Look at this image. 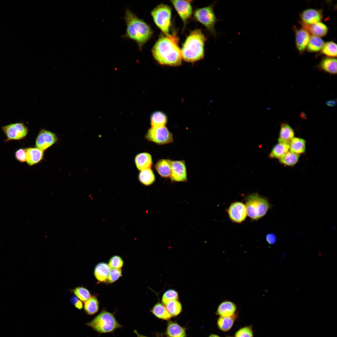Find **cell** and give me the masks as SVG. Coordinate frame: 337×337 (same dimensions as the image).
Segmentation results:
<instances>
[{
    "instance_id": "7a4b0ae2",
    "label": "cell",
    "mask_w": 337,
    "mask_h": 337,
    "mask_svg": "<svg viewBox=\"0 0 337 337\" xmlns=\"http://www.w3.org/2000/svg\"><path fill=\"white\" fill-rule=\"evenodd\" d=\"M126 26L125 34L122 36L130 39L137 44L140 51L143 46L152 37L154 32L150 26L143 20L128 9H126L124 17Z\"/></svg>"
},
{
    "instance_id": "bcb514c9",
    "label": "cell",
    "mask_w": 337,
    "mask_h": 337,
    "mask_svg": "<svg viewBox=\"0 0 337 337\" xmlns=\"http://www.w3.org/2000/svg\"><path fill=\"white\" fill-rule=\"evenodd\" d=\"M134 332L137 335V337H149L145 335H141L136 330H134Z\"/></svg>"
},
{
    "instance_id": "7c38bea8",
    "label": "cell",
    "mask_w": 337,
    "mask_h": 337,
    "mask_svg": "<svg viewBox=\"0 0 337 337\" xmlns=\"http://www.w3.org/2000/svg\"><path fill=\"white\" fill-rule=\"evenodd\" d=\"M171 180L174 182H185L188 180L187 169L184 160H171Z\"/></svg>"
},
{
    "instance_id": "7bdbcfd3",
    "label": "cell",
    "mask_w": 337,
    "mask_h": 337,
    "mask_svg": "<svg viewBox=\"0 0 337 337\" xmlns=\"http://www.w3.org/2000/svg\"><path fill=\"white\" fill-rule=\"evenodd\" d=\"M336 100H327L326 102V104L328 106L330 107L334 106L336 104Z\"/></svg>"
},
{
    "instance_id": "30bf717a",
    "label": "cell",
    "mask_w": 337,
    "mask_h": 337,
    "mask_svg": "<svg viewBox=\"0 0 337 337\" xmlns=\"http://www.w3.org/2000/svg\"><path fill=\"white\" fill-rule=\"evenodd\" d=\"M171 3L176 10L183 25V29L192 17L193 7L192 0H171Z\"/></svg>"
},
{
    "instance_id": "4dcf8cb0",
    "label": "cell",
    "mask_w": 337,
    "mask_h": 337,
    "mask_svg": "<svg viewBox=\"0 0 337 337\" xmlns=\"http://www.w3.org/2000/svg\"><path fill=\"white\" fill-rule=\"evenodd\" d=\"M323 40L320 37L310 36L306 48L310 52H316L321 50L324 45Z\"/></svg>"
},
{
    "instance_id": "b9f144b4",
    "label": "cell",
    "mask_w": 337,
    "mask_h": 337,
    "mask_svg": "<svg viewBox=\"0 0 337 337\" xmlns=\"http://www.w3.org/2000/svg\"><path fill=\"white\" fill-rule=\"evenodd\" d=\"M266 239L269 244H273L276 242V238L275 234L273 233H269L266 235Z\"/></svg>"
},
{
    "instance_id": "cb8c5ba5",
    "label": "cell",
    "mask_w": 337,
    "mask_h": 337,
    "mask_svg": "<svg viewBox=\"0 0 337 337\" xmlns=\"http://www.w3.org/2000/svg\"><path fill=\"white\" fill-rule=\"evenodd\" d=\"M303 25V27L313 36L318 37L325 36L327 33L328 28L324 23L319 22L310 25Z\"/></svg>"
},
{
    "instance_id": "83f0119b",
    "label": "cell",
    "mask_w": 337,
    "mask_h": 337,
    "mask_svg": "<svg viewBox=\"0 0 337 337\" xmlns=\"http://www.w3.org/2000/svg\"><path fill=\"white\" fill-rule=\"evenodd\" d=\"M99 308V302L96 297L94 295L84 302V310L88 315H93L96 314L98 312Z\"/></svg>"
},
{
    "instance_id": "74e56055",
    "label": "cell",
    "mask_w": 337,
    "mask_h": 337,
    "mask_svg": "<svg viewBox=\"0 0 337 337\" xmlns=\"http://www.w3.org/2000/svg\"><path fill=\"white\" fill-rule=\"evenodd\" d=\"M108 264L111 269H121L124 265V261L120 256L115 255L110 258Z\"/></svg>"
},
{
    "instance_id": "6da1fadb",
    "label": "cell",
    "mask_w": 337,
    "mask_h": 337,
    "mask_svg": "<svg viewBox=\"0 0 337 337\" xmlns=\"http://www.w3.org/2000/svg\"><path fill=\"white\" fill-rule=\"evenodd\" d=\"M179 37L176 32L166 36L160 35L151 49L152 56L159 64L178 66L182 64L181 49L178 46Z\"/></svg>"
},
{
    "instance_id": "9c48e42d",
    "label": "cell",
    "mask_w": 337,
    "mask_h": 337,
    "mask_svg": "<svg viewBox=\"0 0 337 337\" xmlns=\"http://www.w3.org/2000/svg\"><path fill=\"white\" fill-rule=\"evenodd\" d=\"M1 129L6 137L5 142L22 139L28 132L27 127L23 122L11 123L2 127Z\"/></svg>"
},
{
    "instance_id": "c3c4849f",
    "label": "cell",
    "mask_w": 337,
    "mask_h": 337,
    "mask_svg": "<svg viewBox=\"0 0 337 337\" xmlns=\"http://www.w3.org/2000/svg\"></svg>"
},
{
    "instance_id": "d6a6232c",
    "label": "cell",
    "mask_w": 337,
    "mask_h": 337,
    "mask_svg": "<svg viewBox=\"0 0 337 337\" xmlns=\"http://www.w3.org/2000/svg\"><path fill=\"white\" fill-rule=\"evenodd\" d=\"M299 158V154L289 151L279 159V162L284 165L293 166L297 163Z\"/></svg>"
},
{
    "instance_id": "ba28073f",
    "label": "cell",
    "mask_w": 337,
    "mask_h": 337,
    "mask_svg": "<svg viewBox=\"0 0 337 337\" xmlns=\"http://www.w3.org/2000/svg\"><path fill=\"white\" fill-rule=\"evenodd\" d=\"M148 140L158 145H164L173 142V135L165 126L151 127L145 136Z\"/></svg>"
},
{
    "instance_id": "2e32d148",
    "label": "cell",
    "mask_w": 337,
    "mask_h": 337,
    "mask_svg": "<svg viewBox=\"0 0 337 337\" xmlns=\"http://www.w3.org/2000/svg\"><path fill=\"white\" fill-rule=\"evenodd\" d=\"M186 329L177 322L169 321L167 323L165 332L166 337H187Z\"/></svg>"
},
{
    "instance_id": "d6986e66",
    "label": "cell",
    "mask_w": 337,
    "mask_h": 337,
    "mask_svg": "<svg viewBox=\"0 0 337 337\" xmlns=\"http://www.w3.org/2000/svg\"><path fill=\"white\" fill-rule=\"evenodd\" d=\"M320 70L330 74H337V59L334 57H327L323 58L317 66Z\"/></svg>"
},
{
    "instance_id": "f546056e",
    "label": "cell",
    "mask_w": 337,
    "mask_h": 337,
    "mask_svg": "<svg viewBox=\"0 0 337 337\" xmlns=\"http://www.w3.org/2000/svg\"><path fill=\"white\" fill-rule=\"evenodd\" d=\"M151 127L165 126L167 121L166 115L160 111H155L152 113L150 118Z\"/></svg>"
},
{
    "instance_id": "4316f807",
    "label": "cell",
    "mask_w": 337,
    "mask_h": 337,
    "mask_svg": "<svg viewBox=\"0 0 337 337\" xmlns=\"http://www.w3.org/2000/svg\"><path fill=\"white\" fill-rule=\"evenodd\" d=\"M138 178L142 184L146 186L152 185L155 180L154 174L151 168L140 171L138 174Z\"/></svg>"
},
{
    "instance_id": "8fae6325",
    "label": "cell",
    "mask_w": 337,
    "mask_h": 337,
    "mask_svg": "<svg viewBox=\"0 0 337 337\" xmlns=\"http://www.w3.org/2000/svg\"><path fill=\"white\" fill-rule=\"evenodd\" d=\"M227 212L232 221L237 223L243 222L247 215L245 205L240 202L232 203L227 209Z\"/></svg>"
},
{
    "instance_id": "f35d334b",
    "label": "cell",
    "mask_w": 337,
    "mask_h": 337,
    "mask_svg": "<svg viewBox=\"0 0 337 337\" xmlns=\"http://www.w3.org/2000/svg\"><path fill=\"white\" fill-rule=\"evenodd\" d=\"M235 337H253L251 325L242 328L236 332Z\"/></svg>"
},
{
    "instance_id": "52a82bcc",
    "label": "cell",
    "mask_w": 337,
    "mask_h": 337,
    "mask_svg": "<svg viewBox=\"0 0 337 337\" xmlns=\"http://www.w3.org/2000/svg\"><path fill=\"white\" fill-rule=\"evenodd\" d=\"M151 15L154 23L163 34L168 36L171 23L170 7L164 4H159L152 10Z\"/></svg>"
},
{
    "instance_id": "ac0fdd59",
    "label": "cell",
    "mask_w": 337,
    "mask_h": 337,
    "mask_svg": "<svg viewBox=\"0 0 337 337\" xmlns=\"http://www.w3.org/2000/svg\"><path fill=\"white\" fill-rule=\"evenodd\" d=\"M26 149L27 154L26 162L32 166L39 162L43 159L44 151L36 147H29Z\"/></svg>"
},
{
    "instance_id": "ee69618b",
    "label": "cell",
    "mask_w": 337,
    "mask_h": 337,
    "mask_svg": "<svg viewBox=\"0 0 337 337\" xmlns=\"http://www.w3.org/2000/svg\"><path fill=\"white\" fill-rule=\"evenodd\" d=\"M75 307L79 310H81L83 307L82 303V302L81 301L79 300L75 304Z\"/></svg>"
},
{
    "instance_id": "277c9868",
    "label": "cell",
    "mask_w": 337,
    "mask_h": 337,
    "mask_svg": "<svg viewBox=\"0 0 337 337\" xmlns=\"http://www.w3.org/2000/svg\"><path fill=\"white\" fill-rule=\"evenodd\" d=\"M115 313H110L103 309L90 322L85 323L99 334L113 333L116 329L123 326L120 324L115 316Z\"/></svg>"
},
{
    "instance_id": "484cf974",
    "label": "cell",
    "mask_w": 337,
    "mask_h": 337,
    "mask_svg": "<svg viewBox=\"0 0 337 337\" xmlns=\"http://www.w3.org/2000/svg\"><path fill=\"white\" fill-rule=\"evenodd\" d=\"M289 150V145L283 143L278 142L273 147L269 154V157L272 159H279L288 152Z\"/></svg>"
},
{
    "instance_id": "7402d4cb",
    "label": "cell",
    "mask_w": 337,
    "mask_h": 337,
    "mask_svg": "<svg viewBox=\"0 0 337 337\" xmlns=\"http://www.w3.org/2000/svg\"><path fill=\"white\" fill-rule=\"evenodd\" d=\"M110 270L111 268L108 264L104 262H100L95 267L94 275L98 281L106 282Z\"/></svg>"
},
{
    "instance_id": "4fadbf2b",
    "label": "cell",
    "mask_w": 337,
    "mask_h": 337,
    "mask_svg": "<svg viewBox=\"0 0 337 337\" xmlns=\"http://www.w3.org/2000/svg\"><path fill=\"white\" fill-rule=\"evenodd\" d=\"M57 140L56 135L53 132L42 129L38 133L35 141V146L44 151L55 143Z\"/></svg>"
},
{
    "instance_id": "8d00e7d4",
    "label": "cell",
    "mask_w": 337,
    "mask_h": 337,
    "mask_svg": "<svg viewBox=\"0 0 337 337\" xmlns=\"http://www.w3.org/2000/svg\"><path fill=\"white\" fill-rule=\"evenodd\" d=\"M178 298V294L177 291L174 289H169L164 293L162 298V303L165 305L170 301L177 300Z\"/></svg>"
},
{
    "instance_id": "d590c367",
    "label": "cell",
    "mask_w": 337,
    "mask_h": 337,
    "mask_svg": "<svg viewBox=\"0 0 337 337\" xmlns=\"http://www.w3.org/2000/svg\"><path fill=\"white\" fill-rule=\"evenodd\" d=\"M74 294L81 301L84 302L91 296L89 291L82 286L77 287L73 290Z\"/></svg>"
},
{
    "instance_id": "9a60e30c",
    "label": "cell",
    "mask_w": 337,
    "mask_h": 337,
    "mask_svg": "<svg viewBox=\"0 0 337 337\" xmlns=\"http://www.w3.org/2000/svg\"><path fill=\"white\" fill-rule=\"evenodd\" d=\"M310 37L309 32L303 27L295 30L296 46L300 53H303L306 49Z\"/></svg>"
},
{
    "instance_id": "5b68a950",
    "label": "cell",
    "mask_w": 337,
    "mask_h": 337,
    "mask_svg": "<svg viewBox=\"0 0 337 337\" xmlns=\"http://www.w3.org/2000/svg\"><path fill=\"white\" fill-rule=\"evenodd\" d=\"M245 202L247 215L252 220H258L264 217L271 207L267 198L257 193L248 195Z\"/></svg>"
},
{
    "instance_id": "3957f363",
    "label": "cell",
    "mask_w": 337,
    "mask_h": 337,
    "mask_svg": "<svg viewBox=\"0 0 337 337\" xmlns=\"http://www.w3.org/2000/svg\"><path fill=\"white\" fill-rule=\"evenodd\" d=\"M207 38L200 29L191 31L183 43L181 49L182 59L188 62L203 59L205 55Z\"/></svg>"
},
{
    "instance_id": "836d02e7",
    "label": "cell",
    "mask_w": 337,
    "mask_h": 337,
    "mask_svg": "<svg viewBox=\"0 0 337 337\" xmlns=\"http://www.w3.org/2000/svg\"><path fill=\"white\" fill-rule=\"evenodd\" d=\"M165 306L167 311L172 317L177 316L182 311V304L178 300L171 301Z\"/></svg>"
},
{
    "instance_id": "60d3db41",
    "label": "cell",
    "mask_w": 337,
    "mask_h": 337,
    "mask_svg": "<svg viewBox=\"0 0 337 337\" xmlns=\"http://www.w3.org/2000/svg\"><path fill=\"white\" fill-rule=\"evenodd\" d=\"M16 159L20 163L26 162L27 154L26 149L20 148L17 150L15 153Z\"/></svg>"
},
{
    "instance_id": "7dc6e473",
    "label": "cell",
    "mask_w": 337,
    "mask_h": 337,
    "mask_svg": "<svg viewBox=\"0 0 337 337\" xmlns=\"http://www.w3.org/2000/svg\"><path fill=\"white\" fill-rule=\"evenodd\" d=\"M208 337H219L218 335H215V334H211L208 336Z\"/></svg>"
},
{
    "instance_id": "f6af8a7d",
    "label": "cell",
    "mask_w": 337,
    "mask_h": 337,
    "mask_svg": "<svg viewBox=\"0 0 337 337\" xmlns=\"http://www.w3.org/2000/svg\"><path fill=\"white\" fill-rule=\"evenodd\" d=\"M78 298L75 296H73L71 299V303L73 305H75V304L79 300Z\"/></svg>"
},
{
    "instance_id": "e0dca14e",
    "label": "cell",
    "mask_w": 337,
    "mask_h": 337,
    "mask_svg": "<svg viewBox=\"0 0 337 337\" xmlns=\"http://www.w3.org/2000/svg\"><path fill=\"white\" fill-rule=\"evenodd\" d=\"M134 162L137 169L140 171L151 168L153 164L151 155L147 152L137 154L135 157Z\"/></svg>"
},
{
    "instance_id": "ab89813d",
    "label": "cell",
    "mask_w": 337,
    "mask_h": 337,
    "mask_svg": "<svg viewBox=\"0 0 337 337\" xmlns=\"http://www.w3.org/2000/svg\"><path fill=\"white\" fill-rule=\"evenodd\" d=\"M122 276L121 269H111L106 282L113 283L117 280Z\"/></svg>"
},
{
    "instance_id": "d4e9b609",
    "label": "cell",
    "mask_w": 337,
    "mask_h": 337,
    "mask_svg": "<svg viewBox=\"0 0 337 337\" xmlns=\"http://www.w3.org/2000/svg\"><path fill=\"white\" fill-rule=\"evenodd\" d=\"M150 312L156 317L164 320H168L172 317L167 311L165 305L158 302L155 304L150 310Z\"/></svg>"
},
{
    "instance_id": "8992f818",
    "label": "cell",
    "mask_w": 337,
    "mask_h": 337,
    "mask_svg": "<svg viewBox=\"0 0 337 337\" xmlns=\"http://www.w3.org/2000/svg\"><path fill=\"white\" fill-rule=\"evenodd\" d=\"M215 2L209 5L197 9L193 12L194 19L202 24L207 31L212 36L216 37L217 33L215 25L219 20L214 11Z\"/></svg>"
},
{
    "instance_id": "44dd1931",
    "label": "cell",
    "mask_w": 337,
    "mask_h": 337,
    "mask_svg": "<svg viewBox=\"0 0 337 337\" xmlns=\"http://www.w3.org/2000/svg\"><path fill=\"white\" fill-rule=\"evenodd\" d=\"M236 310V306L234 303L225 301L219 305L216 313L220 317L231 316L235 315Z\"/></svg>"
},
{
    "instance_id": "e575fe53",
    "label": "cell",
    "mask_w": 337,
    "mask_h": 337,
    "mask_svg": "<svg viewBox=\"0 0 337 337\" xmlns=\"http://www.w3.org/2000/svg\"><path fill=\"white\" fill-rule=\"evenodd\" d=\"M321 50V53L328 56L336 57L337 45L333 42H328L325 43Z\"/></svg>"
},
{
    "instance_id": "603a6c76",
    "label": "cell",
    "mask_w": 337,
    "mask_h": 337,
    "mask_svg": "<svg viewBox=\"0 0 337 337\" xmlns=\"http://www.w3.org/2000/svg\"><path fill=\"white\" fill-rule=\"evenodd\" d=\"M294 130L288 124L282 123L281 126L278 142L290 145L291 141L294 137Z\"/></svg>"
},
{
    "instance_id": "1f68e13d",
    "label": "cell",
    "mask_w": 337,
    "mask_h": 337,
    "mask_svg": "<svg viewBox=\"0 0 337 337\" xmlns=\"http://www.w3.org/2000/svg\"><path fill=\"white\" fill-rule=\"evenodd\" d=\"M236 317L235 314L231 316L220 317L217 320L218 328L222 331H228L232 327Z\"/></svg>"
},
{
    "instance_id": "5bb4252c",
    "label": "cell",
    "mask_w": 337,
    "mask_h": 337,
    "mask_svg": "<svg viewBox=\"0 0 337 337\" xmlns=\"http://www.w3.org/2000/svg\"><path fill=\"white\" fill-rule=\"evenodd\" d=\"M300 17L302 24L310 25L320 22L323 18L321 10L309 8L304 10Z\"/></svg>"
},
{
    "instance_id": "ffe728a7",
    "label": "cell",
    "mask_w": 337,
    "mask_h": 337,
    "mask_svg": "<svg viewBox=\"0 0 337 337\" xmlns=\"http://www.w3.org/2000/svg\"><path fill=\"white\" fill-rule=\"evenodd\" d=\"M154 168L161 177L169 178L171 171V160L165 159H159L155 164Z\"/></svg>"
},
{
    "instance_id": "f1b7e54d",
    "label": "cell",
    "mask_w": 337,
    "mask_h": 337,
    "mask_svg": "<svg viewBox=\"0 0 337 337\" xmlns=\"http://www.w3.org/2000/svg\"><path fill=\"white\" fill-rule=\"evenodd\" d=\"M305 144L304 139L294 137L290 144V151L299 155L303 154L305 151Z\"/></svg>"
}]
</instances>
